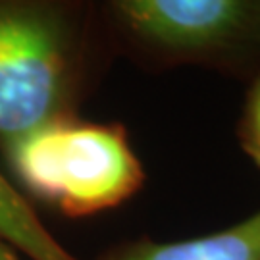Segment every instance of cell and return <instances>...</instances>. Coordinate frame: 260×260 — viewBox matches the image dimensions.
Here are the masks:
<instances>
[{"label":"cell","mask_w":260,"mask_h":260,"mask_svg":"<svg viewBox=\"0 0 260 260\" xmlns=\"http://www.w3.org/2000/svg\"><path fill=\"white\" fill-rule=\"evenodd\" d=\"M4 150L21 185L68 216L121 205L145 179L123 127L74 116L50 121Z\"/></svg>","instance_id":"6da1fadb"},{"label":"cell","mask_w":260,"mask_h":260,"mask_svg":"<svg viewBox=\"0 0 260 260\" xmlns=\"http://www.w3.org/2000/svg\"><path fill=\"white\" fill-rule=\"evenodd\" d=\"M72 14L50 2H0V145L70 118L81 70Z\"/></svg>","instance_id":"7a4b0ae2"},{"label":"cell","mask_w":260,"mask_h":260,"mask_svg":"<svg viewBox=\"0 0 260 260\" xmlns=\"http://www.w3.org/2000/svg\"><path fill=\"white\" fill-rule=\"evenodd\" d=\"M120 33L149 62L239 70L260 60V0H116Z\"/></svg>","instance_id":"3957f363"},{"label":"cell","mask_w":260,"mask_h":260,"mask_svg":"<svg viewBox=\"0 0 260 260\" xmlns=\"http://www.w3.org/2000/svg\"><path fill=\"white\" fill-rule=\"evenodd\" d=\"M101 260H260V212L208 235L179 241L123 243Z\"/></svg>","instance_id":"277c9868"},{"label":"cell","mask_w":260,"mask_h":260,"mask_svg":"<svg viewBox=\"0 0 260 260\" xmlns=\"http://www.w3.org/2000/svg\"><path fill=\"white\" fill-rule=\"evenodd\" d=\"M0 241L31 260H79L66 251L16 187L0 174Z\"/></svg>","instance_id":"5b68a950"},{"label":"cell","mask_w":260,"mask_h":260,"mask_svg":"<svg viewBox=\"0 0 260 260\" xmlns=\"http://www.w3.org/2000/svg\"><path fill=\"white\" fill-rule=\"evenodd\" d=\"M239 139L243 150L260 168V72L247 91L239 121Z\"/></svg>","instance_id":"8992f818"},{"label":"cell","mask_w":260,"mask_h":260,"mask_svg":"<svg viewBox=\"0 0 260 260\" xmlns=\"http://www.w3.org/2000/svg\"><path fill=\"white\" fill-rule=\"evenodd\" d=\"M0 260H19V258L16 256V252H14V249L10 245L0 241Z\"/></svg>","instance_id":"52a82bcc"}]
</instances>
